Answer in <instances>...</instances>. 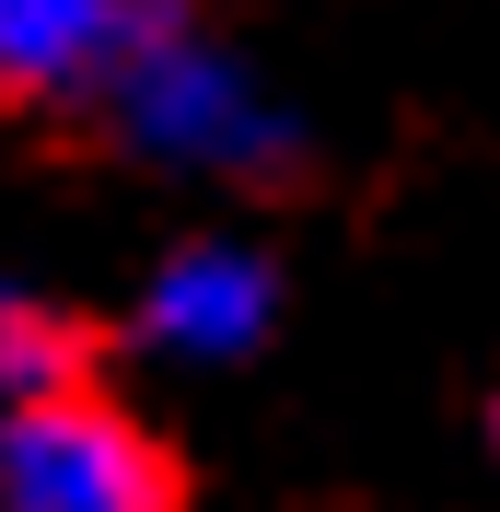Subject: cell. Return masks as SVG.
Listing matches in <instances>:
<instances>
[{
    "instance_id": "cell-1",
    "label": "cell",
    "mask_w": 500,
    "mask_h": 512,
    "mask_svg": "<svg viewBox=\"0 0 500 512\" xmlns=\"http://www.w3.org/2000/svg\"><path fill=\"white\" fill-rule=\"evenodd\" d=\"M105 117H117L128 152L175 163V175H291V152H303L291 105L268 94L245 59H221L198 24L152 35V47L128 59V82L105 94Z\"/></svg>"
},
{
    "instance_id": "cell-2",
    "label": "cell",
    "mask_w": 500,
    "mask_h": 512,
    "mask_svg": "<svg viewBox=\"0 0 500 512\" xmlns=\"http://www.w3.org/2000/svg\"><path fill=\"white\" fill-rule=\"evenodd\" d=\"M0 512H175V454L94 384L0 408Z\"/></svg>"
},
{
    "instance_id": "cell-3",
    "label": "cell",
    "mask_w": 500,
    "mask_h": 512,
    "mask_svg": "<svg viewBox=\"0 0 500 512\" xmlns=\"http://www.w3.org/2000/svg\"><path fill=\"white\" fill-rule=\"evenodd\" d=\"M175 0H0V94L24 105H105L128 59L175 35Z\"/></svg>"
},
{
    "instance_id": "cell-4",
    "label": "cell",
    "mask_w": 500,
    "mask_h": 512,
    "mask_svg": "<svg viewBox=\"0 0 500 512\" xmlns=\"http://www.w3.org/2000/svg\"><path fill=\"white\" fill-rule=\"evenodd\" d=\"M280 315V280L256 245H175L140 291V338L163 361H245Z\"/></svg>"
},
{
    "instance_id": "cell-5",
    "label": "cell",
    "mask_w": 500,
    "mask_h": 512,
    "mask_svg": "<svg viewBox=\"0 0 500 512\" xmlns=\"http://www.w3.org/2000/svg\"><path fill=\"white\" fill-rule=\"evenodd\" d=\"M82 384V326L47 303V291L0 280V408H35V396H70Z\"/></svg>"
},
{
    "instance_id": "cell-6",
    "label": "cell",
    "mask_w": 500,
    "mask_h": 512,
    "mask_svg": "<svg viewBox=\"0 0 500 512\" xmlns=\"http://www.w3.org/2000/svg\"><path fill=\"white\" fill-rule=\"evenodd\" d=\"M489 431H500V419H489Z\"/></svg>"
}]
</instances>
